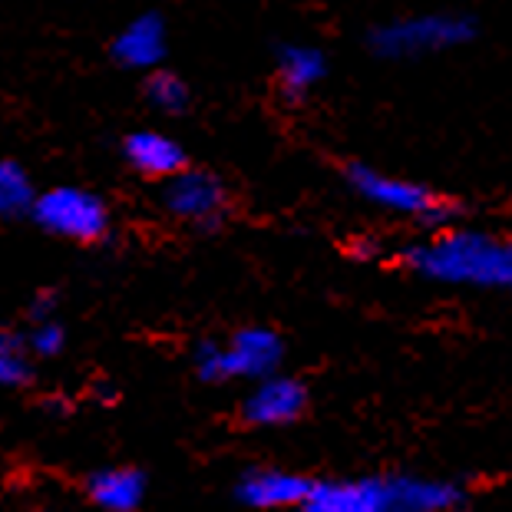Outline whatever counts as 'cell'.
I'll list each match as a JSON object with an SVG mask.
<instances>
[{"mask_svg":"<svg viewBox=\"0 0 512 512\" xmlns=\"http://www.w3.org/2000/svg\"><path fill=\"white\" fill-rule=\"evenodd\" d=\"M169 34L166 20L159 14H139L119 30L113 40V60L126 70H159V63L166 60Z\"/></svg>","mask_w":512,"mask_h":512,"instance_id":"cell-9","label":"cell"},{"mask_svg":"<svg viewBox=\"0 0 512 512\" xmlns=\"http://www.w3.org/2000/svg\"><path fill=\"white\" fill-rule=\"evenodd\" d=\"M328 76V57L311 43H285L278 50V86L285 100H304Z\"/></svg>","mask_w":512,"mask_h":512,"instance_id":"cell-12","label":"cell"},{"mask_svg":"<svg viewBox=\"0 0 512 512\" xmlns=\"http://www.w3.org/2000/svg\"><path fill=\"white\" fill-rule=\"evenodd\" d=\"M308 407V390L301 380L271 374L258 380V387L245 400V420L255 427H281V423L298 420Z\"/></svg>","mask_w":512,"mask_h":512,"instance_id":"cell-8","label":"cell"},{"mask_svg":"<svg viewBox=\"0 0 512 512\" xmlns=\"http://www.w3.org/2000/svg\"><path fill=\"white\" fill-rule=\"evenodd\" d=\"M344 179L354 195H361L374 209H384L390 215H403V219L433 228H446L460 215V209L450 199H443V195L427 189V185L390 176V172H380L374 166H367V162H351L344 169Z\"/></svg>","mask_w":512,"mask_h":512,"instance_id":"cell-2","label":"cell"},{"mask_svg":"<svg viewBox=\"0 0 512 512\" xmlns=\"http://www.w3.org/2000/svg\"><path fill=\"white\" fill-rule=\"evenodd\" d=\"M123 156L143 179L166 182L185 169V149L159 129H136L123 139Z\"/></svg>","mask_w":512,"mask_h":512,"instance_id":"cell-10","label":"cell"},{"mask_svg":"<svg viewBox=\"0 0 512 512\" xmlns=\"http://www.w3.org/2000/svg\"><path fill=\"white\" fill-rule=\"evenodd\" d=\"M162 205L172 219L195 228H215L228 212V189L215 172L185 166L162 182Z\"/></svg>","mask_w":512,"mask_h":512,"instance_id":"cell-6","label":"cell"},{"mask_svg":"<svg viewBox=\"0 0 512 512\" xmlns=\"http://www.w3.org/2000/svg\"><path fill=\"white\" fill-rule=\"evenodd\" d=\"M86 493H90L93 503L106 512H133L139 503H143L146 479L139 470L116 466V470L93 473L90 483H86Z\"/></svg>","mask_w":512,"mask_h":512,"instance_id":"cell-13","label":"cell"},{"mask_svg":"<svg viewBox=\"0 0 512 512\" xmlns=\"http://www.w3.org/2000/svg\"><path fill=\"white\" fill-rule=\"evenodd\" d=\"M285 357L281 337L268 328H245L238 331L228 344L202 341L195 347V370L202 380L219 384V380H265L278 370Z\"/></svg>","mask_w":512,"mask_h":512,"instance_id":"cell-4","label":"cell"},{"mask_svg":"<svg viewBox=\"0 0 512 512\" xmlns=\"http://www.w3.org/2000/svg\"><path fill=\"white\" fill-rule=\"evenodd\" d=\"M394 483L390 479H354V483H314L301 512H390Z\"/></svg>","mask_w":512,"mask_h":512,"instance_id":"cell-7","label":"cell"},{"mask_svg":"<svg viewBox=\"0 0 512 512\" xmlns=\"http://www.w3.org/2000/svg\"><path fill=\"white\" fill-rule=\"evenodd\" d=\"M390 483H394V506H390V512H450L463 503V493L453 483L410 476H394Z\"/></svg>","mask_w":512,"mask_h":512,"instance_id":"cell-14","label":"cell"},{"mask_svg":"<svg viewBox=\"0 0 512 512\" xmlns=\"http://www.w3.org/2000/svg\"><path fill=\"white\" fill-rule=\"evenodd\" d=\"M407 265L443 285L512 288V242L473 228H450L407 248Z\"/></svg>","mask_w":512,"mask_h":512,"instance_id":"cell-1","label":"cell"},{"mask_svg":"<svg viewBox=\"0 0 512 512\" xmlns=\"http://www.w3.org/2000/svg\"><path fill=\"white\" fill-rule=\"evenodd\" d=\"M30 344L27 337H17V334H4L0 337V380L7 387H24L30 384L34 377V364H30Z\"/></svg>","mask_w":512,"mask_h":512,"instance_id":"cell-17","label":"cell"},{"mask_svg":"<svg viewBox=\"0 0 512 512\" xmlns=\"http://www.w3.org/2000/svg\"><path fill=\"white\" fill-rule=\"evenodd\" d=\"M40 199L30 172L14 159L0 162V215L4 219H24V215H34V205Z\"/></svg>","mask_w":512,"mask_h":512,"instance_id":"cell-15","label":"cell"},{"mask_svg":"<svg viewBox=\"0 0 512 512\" xmlns=\"http://www.w3.org/2000/svg\"><path fill=\"white\" fill-rule=\"evenodd\" d=\"M476 37V20L466 14H417L370 30V50L384 60H420L466 47Z\"/></svg>","mask_w":512,"mask_h":512,"instance_id":"cell-3","label":"cell"},{"mask_svg":"<svg viewBox=\"0 0 512 512\" xmlns=\"http://www.w3.org/2000/svg\"><path fill=\"white\" fill-rule=\"evenodd\" d=\"M314 483L298 473L285 470H252L238 479L235 493L245 506L252 509H288L301 506L311 496Z\"/></svg>","mask_w":512,"mask_h":512,"instance_id":"cell-11","label":"cell"},{"mask_svg":"<svg viewBox=\"0 0 512 512\" xmlns=\"http://www.w3.org/2000/svg\"><path fill=\"white\" fill-rule=\"evenodd\" d=\"M47 235L67 238V242H103L110 235V209L96 192L80 185H57L40 192L30 215Z\"/></svg>","mask_w":512,"mask_h":512,"instance_id":"cell-5","label":"cell"},{"mask_svg":"<svg viewBox=\"0 0 512 512\" xmlns=\"http://www.w3.org/2000/svg\"><path fill=\"white\" fill-rule=\"evenodd\" d=\"M27 344L37 357H57L63 351V344H67V334H63L60 324L50 318V321L34 324V331L27 334Z\"/></svg>","mask_w":512,"mask_h":512,"instance_id":"cell-18","label":"cell"},{"mask_svg":"<svg viewBox=\"0 0 512 512\" xmlns=\"http://www.w3.org/2000/svg\"><path fill=\"white\" fill-rule=\"evenodd\" d=\"M143 93H146V103L162 116H179L189 110V103H192L189 83L172 70H152L146 76Z\"/></svg>","mask_w":512,"mask_h":512,"instance_id":"cell-16","label":"cell"},{"mask_svg":"<svg viewBox=\"0 0 512 512\" xmlns=\"http://www.w3.org/2000/svg\"><path fill=\"white\" fill-rule=\"evenodd\" d=\"M53 304H57V298H53V291H40L37 298L30 301V321H34V324H40V321H50Z\"/></svg>","mask_w":512,"mask_h":512,"instance_id":"cell-19","label":"cell"}]
</instances>
